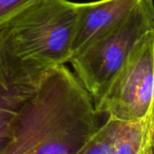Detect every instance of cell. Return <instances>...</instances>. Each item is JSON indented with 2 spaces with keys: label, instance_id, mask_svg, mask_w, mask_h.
Segmentation results:
<instances>
[{
  "label": "cell",
  "instance_id": "9c48e42d",
  "mask_svg": "<svg viewBox=\"0 0 154 154\" xmlns=\"http://www.w3.org/2000/svg\"><path fill=\"white\" fill-rule=\"evenodd\" d=\"M40 0H0V27Z\"/></svg>",
  "mask_w": 154,
  "mask_h": 154
},
{
  "label": "cell",
  "instance_id": "52a82bcc",
  "mask_svg": "<svg viewBox=\"0 0 154 154\" xmlns=\"http://www.w3.org/2000/svg\"><path fill=\"white\" fill-rule=\"evenodd\" d=\"M36 86L9 88L0 85V149L10 140L22 110Z\"/></svg>",
  "mask_w": 154,
  "mask_h": 154
},
{
  "label": "cell",
  "instance_id": "8992f818",
  "mask_svg": "<svg viewBox=\"0 0 154 154\" xmlns=\"http://www.w3.org/2000/svg\"><path fill=\"white\" fill-rule=\"evenodd\" d=\"M113 119V154H153V115L135 120Z\"/></svg>",
  "mask_w": 154,
  "mask_h": 154
},
{
  "label": "cell",
  "instance_id": "277c9868",
  "mask_svg": "<svg viewBox=\"0 0 154 154\" xmlns=\"http://www.w3.org/2000/svg\"><path fill=\"white\" fill-rule=\"evenodd\" d=\"M154 32L134 51L103 99L98 115L117 120L142 119L153 115Z\"/></svg>",
  "mask_w": 154,
  "mask_h": 154
},
{
  "label": "cell",
  "instance_id": "3957f363",
  "mask_svg": "<svg viewBox=\"0 0 154 154\" xmlns=\"http://www.w3.org/2000/svg\"><path fill=\"white\" fill-rule=\"evenodd\" d=\"M152 32H154L153 2L141 0L124 21L70 58L69 62L76 78L89 94L95 107L136 47Z\"/></svg>",
  "mask_w": 154,
  "mask_h": 154
},
{
  "label": "cell",
  "instance_id": "6da1fadb",
  "mask_svg": "<svg viewBox=\"0 0 154 154\" xmlns=\"http://www.w3.org/2000/svg\"><path fill=\"white\" fill-rule=\"evenodd\" d=\"M92 98L65 65L40 79L0 154H77L99 127Z\"/></svg>",
  "mask_w": 154,
  "mask_h": 154
},
{
  "label": "cell",
  "instance_id": "5b68a950",
  "mask_svg": "<svg viewBox=\"0 0 154 154\" xmlns=\"http://www.w3.org/2000/svg\"><path fill=\"white\" fill-rule=\"evenodd\" d=\"M141 0H98L80 3L71 57L124 21Z\"/></svg>",
  "mask_w": 154,
  "mask_h": 154
},
{
  "label": "cell",
  "instance_id": "7a4b0ae2",
  "mask_svg": "<svg viewBox=\"0 0 154 154\" xmlns=\"http://www.w3.org/2000/svg\"><path fill=\"white\" fill-rule=\"evenodd\" d=\"M80 3L40 0L0 27V84L35 86L71 58Z\"/></svg>",
  "mask_w": 154,
  "mask_h": 154
},
{
  "label": "cell",
  "instance_id": "ba28073f",
  "mask_svg": "<svg viewBox=\"0 0 154 154\" xmlns=\"http://www.w3.org/2000/svg\"><path fill=\"white\" fill-rule=\"evenodd\" d=\"M114 119L106 116V120L92 135L88 142L77 154H113L112 134Z\"/></svg>",
  "mask_w": 154,
  "mask_h": 154
}]
</instances>
